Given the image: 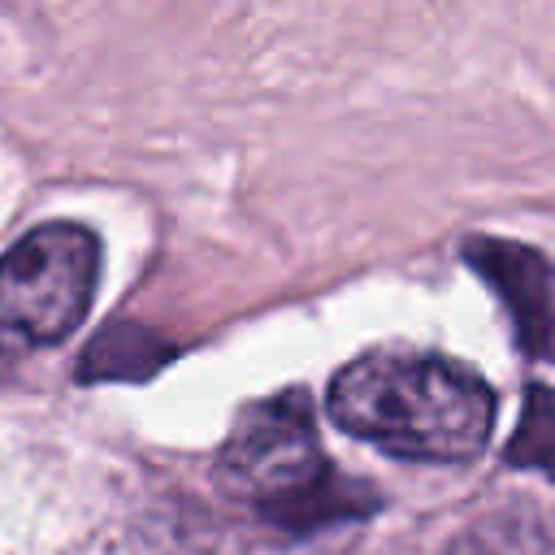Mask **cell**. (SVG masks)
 Instances as JSON below:
<instances>
[{
    "mask_svg": "<svg viewBox=\"0 0 555 555\" xmlns=\"http://www.w3.org/2000/svg\"><path fill=\"white\" fill-rule=\"evenodd\" d=\"M221 486L286 529H312L373 507L356 481H338L317 447V425L304 390H286L243 408L221 460Z\"/></svg>",
    "mask_w": 555,
    "mask_h": 555,
    "instance_id": "2",
    "label": "cell"
},
{
    "mask_svg": "<svg viewBox=\"0 0 555 555\" xmlns=\"http://www.w3.org/2000/svg\"><path fill=\"white\" fill-rule=\"evenodd\" d=\"M464 260L503 299L525 356H555V269L542 251L512 238H468Z\"/></svg>",
    "mask_w": 555,
    "mask_h": 555,
    "instance_id": "4",
    "label": "cell"
},
{
    "mask_svg": "<svg viewBox=\"0 0 555 555\" xmlns=\"http://www.w3.org/2000/svg\"><path fill=\"white\" fill-rule=\"evenodd\" d=\"M507 464L533 468L555 481V390L533 386L520 408V425L507 442Z\"/></svg>",
    "mask_w": 555,
    "mask_h": 555,
    "instance_id": "5",
    "label": "cell"
},
{
    "mask_svg": "<svg viewBox=\"0 0 555 555\" xmlns=\"http://www.w3.org/2000/svg\"><path fill=\"white\" fill-rule=\"evenodd\" d=\"M330 416L390 455L460 464L473 460L494 425L490 386L447 360L421 351H369L330 382Z\"/></svg>",
    "mask_w": 555,
    "mask_h": 555,
    "instance_id": "1",
    "label": "cell"
},
{
    "mask_svg": "<svg viewBox=\"0 0 555 555\" xmlns=\"http://www.w3.org/2000/svg\"><path fill=\"white\" fill-rule=\"evenodd\" d=\"M100 243L74 221L30 230L0 260V360L61 343L91 308Z\"/></svg>",
    "mask_w": 555,
    "mask_h": 555,
    "instance_id": "3",
    "label": "cell"
}]
</instances>
